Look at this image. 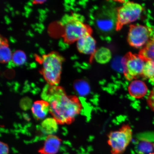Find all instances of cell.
<instances>
[{
	"instance_id": "cell-31",
	"label": "cell",
	"mask_w": 154,
	"mask_h": 154,
	"mask_svg": "<svg viewBox=\"0 0 154 154\" xmlns=\"http://www.w3.org/2000/svg\"><path fill=\"white\" fill-rule=\"evenodd\" d=\"M29 66L30 67L31 69H34L37 66V64L35 62H32L29 63Z\"/></svg>"
},
{
	"instance_id": "cell-58",
	"label": "cell",
	"mask_w": 154,
	"mask_h": 154,
	"mask_svg": "<svg viewBox=\"0 0 154 154\" xmlns=\"http://www.w3.org/2000/svg\"><path fill=\"white\" fill-rule=\"evenodd\" d=\"M53 13H56V11H54V10H53Z\"/></svg>"
},
{
	"instance_id": "cell-34",
	"label": "cell",
	"mask_w": 154,
	"mask_h": 154,
	"mask_svg": "<svg viewBox=\"0 0 154 154\" xmlns=\"http://www.w3.org/2000/svg\"><path fill=\"white\" fill-rule=\"evenodd\" d=\"M26 35L27 36H29L30 37H32L34 36V34L32 32H31V31L30 30H28L27 32L26 33Z\"/></svg>"
},
{
	"instance_id": "cell-8",
	"label": "cell",
	"mask_w": 154,
	"mask_h": 154,
	"mask_svg": "<svg viewBox=\"0 0 154 154\" xmlns=\"http://www.w3.org/2000/svg\"><path fill=\"white\" fill-rule=\"evenodd\" d=\"M112 10L106 9L97 15L95 25L97 29L103 33H109L117 28V13Z\"/></svg>"
},
{
	"instance_id": "cell-2",
	"label": "cell",
	"mask_w": 154,
	"mask_h": 154,
	"mask_svg": "<svg viewBox=\"0 0 154 154\" xmlns=\"http://www.w3.org/2000/svg\"><path fill=\"white\" fill-rule=\"evenodd\" d=\"M41 72L47 84L51 86L58 85L60 80L61 63L64 58L56 52H52L43 56Z\"/></svg>"
},
{
	"instance_id": "cell-53",
	"label": "cell",
	"mask_w": 154,
	"mask_h": 154,
	"mask_svg": "<svg viewBox=\"0 0 154 154\" xmlns=\"http://www.w3.org/2000/svg\"><path fill=\"white\" fill-rule=\"evenodd\" d=\"M11 52H12V53H14V52L16 51H15V49H14H14H13L11 50Z\"/></svg>"
},
{
	"instance_id": "cell-1",
	"label": "cell",
	"mask_w": 154,
	"mask_h": 154,
	"mask_svg": "<svg viewBox=\"0 0 154 154\" xmlns=\"http://www.w3.org/2000/svg\"><path fill=\"white\" fill-rule=\"evenodd\" d=\"M41 96L49 103V113L59 125L72 124L82 109L79 98L76 95H67L60 86L46 85Z\"/></svg>"
},
{
	"instance_id": "cell-16",
	"label": "cell",
	"mask_w": 154,
	"mask_h": 154,
	"mask_svg": "<svg viewBox=\"0 0 154 154\" xmlns=\"http://www.w3.org/2000/svg\"><path fill=\"white\" fill-rule=\"evenodd\" d=\"M111 66L115 70L124 74L126 71V58L121 56L116 57L112 61Z\"/></svg>"
},
{
	"instance_id": "cell-47",
	"label": "cell",
	"mask_w": 154,
	"mask_h": 154,
	"mask_svg": "<svg viewBox=\"0 0 154 154\" xmlns=\"http://www.w3.org/2000/svg\"><path fill=\"white\" fill-rule=\"evenodd\" d=\"M6 5V7L8 8H9L10 7H11L10 5L8 3H7Z\"/></svg>"
},
{
	"instance_id": "cell-39",
	"label": "cell",
	"mask_w": 154,
	"mask_h": 154,
	"mask_svg": "<svg viewBox=\"0 0 154 154\" xmlns=\"http://www.w3.org/2000/svg\"><path fill=\"white\" fill-rule=\"evenodd\" d=\"M77 58H78V57H77V56L75 55L72 56L70 57V59H72V60H74L77 59Z\"/></svg>"
},
{
	"instance_id": "cell-20",
	"label": "cell",
	"mask_w": 154,
	"mask_h": 154,
	"mask_svg": "<svg viewBox=\"0 0 154 154\" xmlns=\"http://www.w3.org/2000/svg\"><path fill=\"white\" fill-rule=\"evenodd\" d=\"M75 20H76V19L72 15H70L67 14H65L63 15L60 20L57 21V23L58 24L60 25L61 26H65L69 23Z\"/></svg>"
},
{
	"instance_id": "cell-57",
	"label": "cell",
	"mask_w": 154,
	"mask_h": 154,
	"mask_svg": "<svg viewBox=\"0 0 154 154\" xmlns=\"http://www.w3.org/2000/svg\"><path fill=\"white\" fill-rule=\"evenodd\" d=\"M23 24L24 25V26H26V22H24Z\"/></svg>"
},
{
	"instance_id": "cell-41",
	"label": "cell",
	"mask_w": 154,
	"mask_h": 154,
	"mask_svg": "<svg viewBox=\"0 0 154 154\" xmlns=\"http://www.w3.org/2000/svg\"><path fill=\"white\" fill-rule=\"evenodd\" d=\"M25 14L24 16L26 17V18H28L29 16V13L26 12H25Z\"/></svg>"
},
{
	"instance_id": "cell-3",
	"label": "cell",
	"mask_w": 154,
	"mask_h": 154,
	"mask_svg": "<svg viewBox=\"0 0 154 154\" xmlns=\"http://www.w3.org/2000/svg\"><path fill=\"white\" fill-rule=\"evenodd\" d=\"M133 131L128 124H124L117 130L112 131L107 136V143L111 154H122L131 142Z\"/></svg>"
},
{
	"instance_id": "cell-22",
	"label": "cell",
	"mask_w": 154,
	"mask_h": 154,
	"mask_svg": "<svg viewBox=\"0 0 154 154\" xmlns=\"http://www.w3.org/2000/svg\"><path fill=\"white\" fill-rule=\"evenodd\" d=\"M58 45L59 47V50L60 51H63L68 48L69 47V44L63 41L62 38H60L58 41Z\"/></svg>"
},
{
	"instance_id": "cell-46",
	"label": "cell",
	"mask_w": 154,
	"mask_h": 154,
	"mask_svg": "<svg viewBox=\"0 0 154 154\" xmlns=\"http://www.w3.org/2000/svg\"><path fill=\"white\" fill-rule=\"evenodd\" d=\"M8 9H9V10L10 11H13V7H10L9 8H8Z\"/></svg>"
},
{
	"instance_id": "cell-52",
	"label": "cell",
	"mask_w": 154,
	"mask_h": 154,
	"mask_svg": "<svg viewBox=\"0 0 154 154\" xmlns=\"http://www.w3.org/2000/svg\"><path fill=\"white\" fill-rule=\"evenodd\" d=\"M34 45L36 47H38V46H39V45H38V44L37 43H36Z\"/></svg>"
},
{
	"instance_id": "cell-33",
	"label": "cell",
	"mask_w": 154,
	"mask_h": 154,
	"mask_svg": "<svg viewBox=\"0 0 154 154\" xmlns=\"http://www.w3.org/2000/svg\"><path fill=\"white\" fill-rule=\"evenodd\" d=\"M9 41L11 43L13 44L17 42V40L12 36H10L9 38Z\"/></svg>"
},
{
	"instance_id": "cell-11",
	"label": "cell",
	"mask_w": 154,
	"mask_h": 154,
	"mask_svg": "<svg viewBox=\"0 0 154 154\" xmlns=\"http://www.w3.org/2000/svg\"><path fill=\"white\" fill-rule=\"evenodd\" d=\"M50 104L44 100L35 101L31 107L32 112L34 118L37 120L45 119L49 113Z\"/></svg>"
},
{
	"instance_id": "cell-18",
	"label": "cell",
	"mask_w": 154,
	"mask_h": 154,
	"mask_svg": "<svg viewBox=\"0 0 154 154\" xmlns=\"http://www.w3.org/2000/svg\"><path fill=\"white\" fill-rule=\"evenodd\" d=\"M12 52L7 44L0 45V61L1 63H8L11 60Z\"/></svg>"
},
{
	"instance_id": "cell-14",
	"label": "cell",
	"mask_w": 154,
	"mask_h": 154,
	"mask_svg": "<svg viewBox=\"0 0 154 154\" xmlns=\"http://www.w3.org/2000/svg\"><path fill=\"white\" fill-rule=\"evenodd\" d=\"M57 121L53 118L44 119L41 124V130L44 134L48 135L54 134L57 131L58 126Z\"/></svg>"
},
{
	"instance_id": "cell-49",
	"label": "cell",
	"mask_w": 154,
	"mask_h": 154,
	"mask_svg": "<svg viewBox=\"0 0 154 154\" xmlns=\"http://www.w3.org/2000/svg\"><path fill=\"white\" fill-rule=\"evenodd\" d=\"M15 14L17 15H19V11H15Z\"/></svg>"
},
{
	"instance_id": "cell-23",
	"label": "cell",
	"mask_w": 154,
	"mask_h": 154,
	"mask_svg": "<svg viewBox=\"0 0 154 154\" xmlns=\"http://www.w3.org/2000/svg\"><path fill=\"white\" fill-rule=\"evenodd\" d=\"M1 154H8L9 149L8 145L4 142H1Z\"/></svg>"
},
{
	"instance_id": "cell-37",
	"label": "cell",
	"mask_w": 154,
	"mask_h": 154,
	"mask_svg": "<svg viewBox=\"0 0 154 154\" xmlns=\"http://www.w3.org/2000/svg\"><path fill=\"white\" fill-rule=\"evenodd\" d=\"M46 1H45V0H40V1L36 0V1H34V3H42L45 2Z\"/></svg>"
},
{
	"instance_id": "cell-4",
	"label": "cell",
	"mask_w": 154,
	"mask_h": 154,
	"mask_svg": "<svg viewBox=\"0 0 154 154\" xmlns=\"http://www.w3.org/2000/svg\"><path fill=\"white\" fill-rule=\"evenodd\" d=\"M143 9L142 6L137 3H125L117 11V28L135 22L141 16Z\"/></svg>"
},
{
	"instance_id": "cell-27",
	"label": "cell",
	"mask_w": 154,
	"mask_h": 154,
	"mask_svg": "<svg viewBox=\"0 0 154 154\" xmlns=\"http://www.w3.org/2000/svg\"><path fill=\"white\" fill-rule=\"evenodd\" d=\"M63 5L64 7L65 11L67 12V11H70V5H69L68 4H67L65 3H63Z\"/></svg>"
},
{
	"instance_id": "cell-35",
	"label": "cell",
	"mask_w": 154,
	"mask_h": 154,
	"mask_svg": "<svg viewBox=\"0 0 154 154\" xmlns=\"http://www.w3.org/2000/svg\"><path fill=\"white\" fill-rule=\"evenodd\" d=\"M34 29V31L37 32L38 33L40 34H41L42 33V32H43V30H42V29L38 28L36 27Z\"/></svg>"
},
{
	"instance_id": "cell-9",
	"label": "cell",
	"mask_w": 154,
	"mask_h": 154,
	"mask_svg": "<svg viewBox=\"0 0 154 154\" xmlns=\"http://www.w3.org/2000/svg\"><path fill=\"white\" fill-rule=\"evenodd\" d=\"M62 140L54 134L48 135L43 146L38 151L40 154H57L60 149Z\"/></svg>"
},
{
	"instance_id": "cell-56",
	"label": "cell",
	"mask_w": 154,
	"mask_h": 154,
	"mask_svg": "<svg viewBox=\"0 0 154 154\" xmlns=\"http://www.w3.org/2000/svg\"><path fill=\"white\" fill-rule=\"evenodd\" d=\"M26 43H30V42H29V40H27V41H26Z\"/></svg>"
},
{
	"instance_id": "cell-38",
	"label": "cell",
	"mask_w": 154,
	"mask_h": 154,
	"mask_svg": "<svg viewBox=\"0 0 154 154\" xmlns=\"http://www.w3.org/2000/svg\"><path fill=\"white\" fill-rule=\"evenodd\" d=\"M32 2H30V1H28V2H27L26 3V5L28 6H32Z\"/></svg>"
},
{
	"instance_id": "cell-50",
	"label": "cell",
	"mask_w": 154,
	"mask_h": 154,
	"mask_svg": "<svg viewBox=\"0 0 154 154\" xmlns=\"http://www.w3.org/2000/svg\"><path fill=\"white\" fill-rule=\"evenodd\" d=\"M7 30L9 31H11L12 30V28L11 27H9L7 28Z\"/></svg>"
},
{
	"instance_id": "cell-17",
	"label": "cell",
	"mask_w": 154,
	"mask_h": 154,
	"mask_svg": "<svg viewBox=\"0 0 154 154\" xmlns=\"http://www.w3.org/2000/svg\"><path fill=\"white\" fill-rule=\"evenodd\" d=\"M142 76L146 79H149L153 83L154 80V60L146 61Z\"/></svg>"
},
{
	"instance_id": "cell-10",
	"label": "cell",
	"mask_w": 154,
	"mask_h": 154,
	"mask_svg": "<svg viewBox=\"0 0 154 154\" xmlns=\"http://www.w3.org/2000/svg\"><path fill=\"white\" fill-rule=\"evenodd\" d=\"M77 47L80 52L86 55H94L97 50L96 42L91 34L79 38L77 41Z\"/></svg>"
},
{
	"instance_id": "cell-40",
	"label": "cell",
	"mask_w": 154,
	"mask_h": 154,
	"mask_svg": "<svg viewBox=\"0 0 154 154\" xmlns=\"http://www.w3.org/2000/svg\"><path fill=\"white\" fill-rule=\"evenodd\" d=\"M71 1L70 0H65L64 1V3L67 4H70V3Z\"/></svg>"
},
{
	"instance_id": "cell-43",
	"label": "cell",
	"mask_w": 154,
	"mask_h": 154,
	"mask_svg": "<svg viewBox=\"0 0 154 154\" xmlns=\"http://www.w3.org/2000/svg\"><path fill=\"white\" fill-rule=\"evenodd\" d=\"M31 26L32 27V28L34 29L35 28H36V26H35V24H30Z\"/></svg>"
},
{
	"instance_id": "cell-36",
	"label": "cell",
	"mask_w": 154,
	"mask_h": 154,
	"mask_svg": "<svg viewBox=\"0 0 154 154\" xmlns=\"http://www.w3.org/2000/svg\"><path fill=\"white\" fill-rule=\"evenodd\" d=\"M38 28L42 29L43 30L44 29L45 26H44V25L43 24V23H39V26H38Z\"/></svg>"
},
{
	"instance_id": "cell-5",
	"label": "cell",
	"mask_w": 154,
	"mask_h": 154,
	"mask_svg": "<svg viewBox=\"0 0 154 154\" xmlns=\"http://www.w3.org/2000/svg\"><path fill=\"white\" fill-rule=\"evenodd\" d=\"M154 29L151 26L136 24L131 26L128 40L131 46L140 48L147 44L154 35Z\"/></svg>"
},
{
	"instance_id": "cell-26",
	"label": "cell",
	"mask_w": 154,
	"mask_h": 154,
	"mask_svg": "<svg viewBox=\"0 0 154 154\" xmlns=\"http://www.w3.org/2000/svg\"><path fill=\"white\" fill-rule=\"evenodd\" d=\"M47 14L39 15L38 19L40 23H43L46 18H47Z\"/></svg>"
},
{
	"instance_id": "cell-6",
	"label": "cell",
	"mask_w": 154,
	"mask_h": 154,
	"mask_svg": "<svg viewBox=\"0 0 154 154\" xmlns=\"http://www.w3.org/2000/svg\"><path fill=\"white\" fill-rule=\"evenodd\" d=\"M91 30L88 26L80 21L75 20L65 26L64 37L68 43L77 41L83 36L91 34Z\"/></svg>"
},
{
	"instance_id": "cell-59",
	"label": "cell",
	"mask_w": 154,
	"mask_h": 154,
	"mask_svg": "<svg viewBox=\"0 0 154 154\" xmlns=\"http://www.w3.org/2000/svg\"><path fill=\"white\" fill-rule=\"evenodd\" d=\"M153 83H154V81H153Z\"/></svg>"
},
{
	"instance_id": "cell-13",
	"label": "cell",
	"mask_w": 154,
	"mask_h": 154,
	"mask_svg": "<svg viewBox=\"0 0 154 154\" xmlns=\"http://www.w3.org/2000/svg\"><path fill=\"white\" fill-rule=\"evenodd\" d=\"M94 57L96 62L100 64H105L111 60L112 55L110 50L103 47L96 50Z\"/></svg>"
},
{
	"instance_id": "cell-48",
	"label": "cell",
	"mask_w": 154,
	"mask_h": 154,
	"mask_svg": "<svg viewBox=\"0 0 154 154\" xmlns=\"http://www.w3.org/2000/svg\"><path fill=\"white\" fill-rule=\"evenodd\" d=\"M24 65H26V66L28 67L29 66V63H28L26 62L25 63Z\"/></svg>"
},
{
	"instance_id": "cell-45",
	"label": "cell",
	"mask_w": 154,
	"mask_h": 154,
	"mask_svg": "<svg viewBox=\"0 0 154 154\" xmlns=\"http://www.w3.org/2000/svg\"><path fill=\"white\" fill-rule=\"evenodd\" d=\"M4 10H5V12H6L7 13H8L9 12V9H8V8H5L4 9Z\"/></svg>"
},
{
	"instance_id": "cell-25",
	"label": "cell",
	"mask_w": 154,
	"mask_h": 154,
	"mask_svg": "<svg viewBox=\"0 0 154 154\" xmlns=\"http://www.w3.org/2000/svg\"><path fill=\"white\" fill-rule=\"evenodd\" d=\"M16 66H17L16 65L13 63L12 60L9 61L8 63H7V64L6 65V67L9 69H11L12 67H14Z\"/></svg>"
},
{
	"instance_id": "cell-55",
	"label": "cell",
	"mask_w": 154,
	"mask_h": 154,
	"mask_svg": "<svg viewBox=\"0 0 154 154\" xmlns=\"http://www.w3.org/2000/svg\"><path fill=\"white\" fill-rule=\"evenodd\" d=\"M25 12H22V15H25Z\"/></svg>"
},
{
	"instance_id": "cell-21",
	"label": "cell",
	"mask_w": 154,
	"mask_h": 154,
	"mask_svg": "<svg viewBox=\"0 0 154 154\" xmlns=\"http://www.w3.org/2000/svg\"><path fill=\"white\" fill-rule=\"evenodd\" d=\"M148 105L154 111V88L152 90L147 99Z\"/></svg>"
},
{
	"instance_id": "cell-42",
	"label": "cell",
	"mask_w": 154,
	"mask_h": 154,
	"mask_svg": "<svg viewBox=\"0 0 154 154\" xmlns=\"http://www.w3.org/2000/svg\"><path fill=\"white\" fill-rule=\"evenodd\" d=\"M29 57L30 58H32L34 57V54L32 53H30L29 55Z\"/></svg>"
},
{
	"instance_id": "cell-29",
	"label": "cell",
	"mask_w": 154,
	"mask_h": 154,
	"mask_svg": "<svg viewBox=\"0 0 154 154\" xmlns=\"http://www.w3.org/2000/svg\"><path fill=\"white\" fill-rule=\"evenodd\" d=\"M38 51L40 54L42 55V56L45 55V50L42 47L39 48Z\"/></svg>"
},
{
	"instance_id": "cell-54",
	"label": "cell",
	"mask_w": 154,
	"mask_h": 154,
	"mask_svg": "<svg viewBox=\"0 0 154 154\" xmlns=\"http://www.w3.org/2000/svg\"><path fill=\"white\" fill-rule=\"evenodd\" d=\"M52 40H49V43H52Z\"/></svg>"
},
{
	"instance_id": "cell-30",
	"label": "cell",
	"mask_w": 154,
	"mask_h": 154,
	"mask_svg": "<svg viewBox=\"0 0 154 154\" xmlns=\"http://www.w3.org/2000/svg\"><path fill=\"white\" fill-rule=\"evenodd\" d=\"M4 18L5 23L7 24H9L11 23V19H9L7 15H5L4 17Z\"/></svg>"
},
{
	"instance_id": "cell-19",
	"label": "cell",
	"mask_w": 154,
	"mask_h": 154,
	"mask_svg": "<svg viewBox=\"0 0 154 154\" xmlns=\"http://www.w3.org/2000/svg\"><path fill=\"white\" fill-rule=\"evenodd\" d=\"M11 60L17 66H22L26 62V54L21 50H17L12 53Z\"/></svg>"
},
{
	"instance_id": "cell-32",
	"label": "cell",
	"mask_w": 154,
	"mask_h": 154,
	"mask_svg": "<svg viewBox=\"0 0 154 154\" xmlns=\"http://www.w3.org/2000/svg\"><path fill=\"white\" fill-rule=\"evenodd\" d=\"M38 11L40 15H45L46 14V11L45 10V9H38Z\"/></svg>"
},
{
	"instance_id": "cell-15",
	"label": "cell",
	"mask_w": 154,
	"mask_h": 154,
	"mask_svg": "<svg viewBox=\"0 0 154 154\" xmlns=\"http://www.w3.org/2000/svg\"><path fill=\"white\" fill-rule=\"evenodd\" d=\"M139 55L146 61L154 60V35L140 51Z\"/></svg>"
},
{
	"instance_id": "cell-28",
	"label": "cell",
	"mask_w": 154,
	"mask_h": 154,
	"mask_svg": "<svg viewBox=\"0 0 154 154\" xmlns=\"http://www.w3.org/2000/svg\"><path fill=\"white\" fill-rule=\"evenodd\" d=\"M24 9L25 11V12L28 13H29V14L30 13L32 12V9L27 5H24Z\"/></svg>"
},
{
	"instance_id": "cell-51",
	"label": "cell",
	"mask_w": 154,
	"mask_h": 154,
	"mask_svg": "<svg viewBox=\"0 0 154 154\" xmlns=\"http://www.w3.org/2000/svg\"><path fill=\"white\" fill-rule=\"evenodd\" d=\"M44 9H45V10L47 12H48V11H49V9H48V8H45Z\"/></svg>"
},
{
	"instance_id": "cell-44",
	"label": "cell",
	"mask_w": 154,
	"mask_h": 154,
	"mask_svg": "<svg viewBox=\"0 0 154 154\" xmlns=\"http://www.w3.org/2000/svg\"><path fill=\"white\" fill-rule=\"evenodd\" d=\"M15 13L14 11H11V15L12 17H14L15 16Z\"/></svg>"
},
{
	"instance_id": "cell-12",
	"label": "cell",
	"mask_w": 154,
	"mask_h": 154,
	"mask_svg": "<svg viewBox=\"0 0 154 154\" xmlns=\"http://www.w3.org/2000/svg\"><path fill=\"white\" fill-rule=\"evenodd\" d=\"M128 91L132 97L135 99H140L145 96L148 91L147 85L142 81H132L128 87Z\"/></svg>"
},
{
	"instance_id": "cell-24",
	"label": "cell",
	"mask_w": 154,
	"mask_h": 154,
	"mask_svg": "<svg viewBox=\"0 0 154 154\" xmlns=\"http://www.w3.org/2000/svg\"><path fill=\"white\" fill-rule=\"evenodd\" d=\"M141 149H142V151H144V152H149L152 151L153 147L151 144L145 143L142 144Z\"/></svg>"
},
{
	"instance_id": "cell-7",
	"label": "cell",
	"mask_w": 154,
	"mask_h": 154,
	"mask_svg": "<svg viewBox=\"0 0 154 154\" xmlns=\"http://www.w3.org/2000/svg\"><path fill=\"white\" fill-rule=\"evenodd\" d=\"M126 79L132 80L142 75L146 61L140 55L130 54L126 57Z\"/></svg>"
}]
</instances>
